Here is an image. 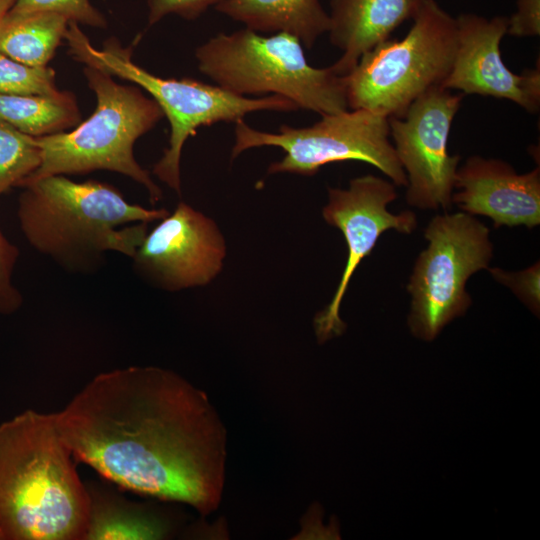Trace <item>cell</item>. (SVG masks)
<instances>
[{
    "mask_svg": "<svg viewBox=\"0 0 540 540\" xmlns=\"http://www.w3.org/2000/svg\"><path fill=\"white\" fill-rule=\"evenodd\" d=\"M54 414L75 461L114 485L202 516L219 507L226 430L207 395L177 373L154 366L100 373Z\"/></svg>",
    "mask_w": 540,
    "mask_h": 540,
    "instance_id": "1",
    "label": "cell"
},
{
    "mask_svg": "<svg viewBox=\"0 0 540 540\" xmlns=\"http://www.w3.org/2000/svg\"><path fill=\"white\" fill-rule=\"evenodd\" d=\"M89 494L55 414L32 409L0 423L3 540H85Z\"/></svg>",
    "mask_w": 540,
    "mask_h": 540,
    "instance_id": "2",
    "label": "cell"
},
{
    "mask_svg": "<svg viewBox=\"0 0 540 540\" xmlns=\"http://www.w3.org/2000/svg\"><path fill=\"white\" fill-rule=\"evenodd\" d=\"M17 218L26 241L40 254L74 273H93L107 252L132 257L148 223L166 209L129 203L112 185L75 182L50 175L22 183Z\"/></svg>",
    "mask_w": 540,
    "mask_h": 540,
    "instance_id": "3",
    "label": "cell"
},
{
    "mask_svg": "<svg viewBox=\"0 0 540 540\" xmlns=\"http://www.w3.org/2000/svg\"><path fill=\"white\" fill-rule=\"evenodd\" d=\"M84 75L97 98L94 113L69 132L36 137L42 162L21 184L50 175L109 170L144 186L151 203H157L162 191L138 164L133 148L162 119L163 111L139 88L118 84L101 69L85 66Z\"/></svg>",
    "mask_w": 540,
    "mask_h": 540,
    "instance_id": "4",
    "label": "cell"
},
{
    "mask_svg": "<svg viewBox=\"0 0 540 540\" xmlns=\"http://www.w3.org/2000/svg\"><path fill=\"white\" fill-rule=\"evenodd\" d=\"M302 46L291 34L263 36L245 27L213 36L195 56L200 72L233 94L281 95L320 115L348 110L345 77L331 66H311Z\"/></svg>",
    "mask_w": 540,
    "mask_h": 540,
    "instance_id": "5",
    "label": "cell"
},
{
    "mask_svg": "<svg viewBox=\"0 0 540 540\" xmlns=\"http://www.w3.org/2000/svg\"><path fill=\"white\" fill-rule=\"evenodd\" d=\"M65 40L75 60L137 84L159 105L170 123V138L168 148L152 172L178 194L182 149L198 128L218 122L235 123L256 111L298 109L293 101L281 95L249 98L191 78L156 76L137 65L132 60L131 49L123 48L116 39L105 42L102 49L93 47L76 23H69Z\"/></svg>",
    "mask_w": 540,
    "mask_h": 540,
    "instance_id": "6",
    "label": "cell"
},
{
    "mask_svg": "<svg viewBox=\"0 0 540 540\" xmlns=\"http://www.w3.org/2000/svg\"><path fill=\"white\" fill-rule=\"evenodd\" d=\"M401 40H385L346 75L350 109L400 117L419 96L441 86L457 51L456 19L435 0H422Z\"/></svg>",
    "mask_w": 540,
    "mask_h": 540,
    "instance_id": "7",
    "label": "cell"
},
{
    "mask_svg": "<svg viewBox=\"0 0 540 540\" xmlns=\"http://www.w3.org/2000/svg\"><path fill=\"white\" fill-rule=\"evenodd\" d=\"M489 229L472 215H436L424 231L429 242L407 284L411 295L408 325L412 334L433 340L472 304L466 291L471 275L487 269L493 255Z\"/></svg>",
    "mask_w": 540,
    "mask_h": 540,
    "instance_id": "8",
    "label": "cell"
},
{
    "mask_svg": "<svg viewBox=\"0 0 540 540\" xmlns=\"http://www.w3.org/2000/svg\"><path fill=\"white\" fill-rule=\"evenodd\" d=\"M321 116L311 126L282 125L277 133L259 131L243 119L238 120L231 158L250 148L275 146L281 148L285 156L269 165V174L313 176L324 165L356 160L378 168L395 185H407L405 171L389 141L388 117L365 109Z\"/></svg>",
    "mask_w": 540,
    "mask_h": 540,
    "instance_id": "9",
    "label": "cell"
},
{
    "mask_svg": "<svg viewBox=\"0 0 540 540\" xmlns=\"http://www.w3.org/2000/svg\"><path fill=\"white\" fill-rule=\"evenodd\" d=\"M464 94L435 86L415 99L400 117H389L390 136L407 177L406 201L419 209L452 205L459 155L448 153L452 121Z\"/></svg>",
    "mask_w": 540,
    "mask_h": 540,
    "instance_id": "10",
    "label": "cell"
},
{
    "mask_svg": "<svg viewBox=\"0 0 540 540\" xmlns=\"http://www.w3.org/2000/svg\"><path fill=\"white\" fill-rule=\"evenodd\" d=\"M396 198L394 184L374 175L352 179L347 189L328 188V203L322 215L329 225L343 233L348 256L331 302L314 319L320 343L344 332L346 326L339 316L340 304L356 268L372 252L381 234L390 229L404 234L415 230L414 212L393 214L387 210V205Z\"/></svg>",
    "mask_w": 540,
    "mask_h": 540,
    "instance_id": "11",
    "label": "cell"
},
{
    "mask_svg": "<svg viewBox=\"0 0 540 540\" xmlns=\"http://www.w3.org/2000/svg\"><path fill=\"white\" fill-rule=\"evenodd\" d=\"M159 221L131 257L134 271L168 291L212 281L222 270L226 255L216 223L184 202Z\"/></svg>",
    "mask_w": 540,
    "mask_h": 540,
    "instance_id": "12",
    "label": "cell"
},
{
    "mask_svg": "<svg viewBox=\"0 0 540 540\" xmlns=\"http://www.w3.org/2000/svg\"><path fill=\"white\" fill-rule=\"evenodd\" d=\"M458 45L452 68L442 87L462 94L507 99L530 113L540 107V69L510 71L500 53L508 18L491 19L467 13L456 18Z\"/></svg>",
    "mask_w": 540,
    "mask_h": 540,
    "instance_id": "13",
    "label": "cell"
},
{
    "mask_svg": "<svg viewBox=\"0 0 540 540\" xmlns=\"http://www.w3.org/2000/svg\"><path fill=\"white\" fill-rule=\"evenodd\" d=\"M452 203L470 215L492 219L494 227L540 223V169L519 174L500 159L469 157L457 169Z\"/></svg>",
    "mask_w": 540,
    "mask_h": 540,
    "instance_id": "14",
    "label": "cell"
},
{
    "mask_svg": "<svg viewBox=\"0 0 540 540\" xmlns=\"http://www.w3.org/2000/svg\"><path fill=\"white\" fill-rule=\"evenodd\" d=\"M422 0H331L329 38L342 51L331 65L346 76L363 54L389 35L405 20L412 19Z\"/></svg>",
    "mask_w": 540,
    "mask_h": 540,
    "instance_id": "15",
    "label": "cell"
},
{
    "mask_svg": "<svg viewBox=\"0 0 540 540\" xmlns=\"http://www.w3.org/2000/svg\"><path fill=\"white\" fill-rule=\"evenodd\" d=\"M215 9L256 32H285L310 49L330 26L319 0H223Z\"/></svg>",
    "mask_w": 540,
    "mask_h": 540,
    "instance_id": "16",
    "label": "cell"
},
{
    "mask_svg": "<svg viewBox=\"0 0 540 540\" xmlns=\"http://www.w3.org/2000/svg\"><path fill=\"white\" fill-rule=\"evenodd\" d=\"M89 522L85 540L165 539L169 521L148 506L134 503L98 484L86 485Z\"/></svg>",
    "mask_w": 540,
    "mask_h": 540,
    "instance_id": "17",
    "label": "cell"
},
{
    "mask_svg": "<svg viewBox=\"0 0 540 540\" xmlns=\"http://www.w3.org/2000/svg\"><path fill=\"white\" fill-rule=\"evenodd\" d=\"M68 26V20L57 13L9 10L0 22V52L30 66H46Z\"/></svg>",
    "mask_w": 540,
    "mask_h": 540,
    "instance_id": "18",
    "label": "cell"
},
{
    "mask_svg": "<svg viewBox=\"0 0 540 540\" xmlns=\"http://www.w3.org/2000/svg\"><path fill=\"white\" fill-rule=\"evenodd\" d=\"M0 119L32 137L48 136L77 126L81 115L75 97L0 94Z\"/></svg>",
    "mask_w": 540,
    "mask_h": 540,
    "instance_id": "19",
    "label": "cell"
},
{
    "mask_svg": "<svg viewBox=\"0 0 540 540\" xmlns=\"http://www.w3.org/2000/svg\"><path fill=\"white\" fill-rule=\"evenodd\" d=\"M42 162L36 138L0 119V196L18 187Z\"/></svg>",
    "mask_w": 540,
    "mask_h": 540,
    "instance_id": "20",
    "label": "cell"
},
{
    "mask_svg": "<svg viewBox=\"0 0 540 540\" xmlns=\"http://www.w3.org/2000/svg\"><path fill=\"white\" fill-rule=\"evenodd\" d=\"M58 92L52 68L30 66L0 52V94L53 95Z\"/></svg>",
    "mask_w": 540,
    "mask_h": 540,
    "instance_id": "21",
    "label": "cell"
},
{
    "mask_svg": "<svg viewBox=\"0 0 540 540\" xmlns=\"http://www.w3.org/2000/svg\"><path fill=\"white\" fill-rule=\"evenodd\" d=\"M17 13L53 12L68 22L105 28L107 21L90 0H16L10 9Z\"/></svg>",
    "mask_w": 540,
    "mask_h": 540,
    "instance_id": "22",
    "label": "cell"
},
{
    "mask_svg": "<svg viewBox=\"0 0 540 540\" xmlns=\"http://www.w3.org/2000/svg\"><path fill=\"white\" fill-rule=\"evenodd\" d=\"M488 270L496 281L508 287L530 310L538 314L540 308L539 262L518 272L504 271L499 268Z\"/></svg>",
    "mask_w": 540,
    "mask_h": 540,
    "instance_id": "23",
    "label": "cell"
},
{
    "mask_svg": "<svg viewBox=\"0 0 540 540\" xmlns=\"http://www.w3.org/2000/svg\"><path fill=\"white\" fill-rule=\"evenodd\" d=\"M20 252L0 228V314L10 315L23 304V296L12 282L14 267Z\"/></svg>",
    "mask_w": 540,
    "mask_h": 540,
    "instance_id": "24",
    "label": "cell"
},
{
    "mask_svg": "<svg viewBox=\"0 0 540 540\" xmlns=\"http://www.w3.org/2000/svg\"><path fill=\"white\" fill-rule=\"evenodd\" d=\"M223 0H146L148 24L158 23L162 18L174 14L187 20H194L211 6Z\"/></svg>",
    "mask_w": 540,
    "mask_h": 540,
    "instance_id": "25",
    "label": "cell"
},
{
    "mask_svg": "<svg viewBox=\"0 0 540 540\" xmlns=\"http://www.w3.org/2000/svg\"><path fill=\"white\" fill-rule=\"evenodd\" d=\"M506 34L514 37L539 36L540 0H517V10L508 18Z\"/></svg>",
    "mask_w": 540,
    "mask_h": 540,
    "instance_id": "26",
    "label": "cell"
},
{
    "mask_svg": "<svg viewBox=\"0 0 540 540\" xmlns=\"http://www.w3.org/2000/svg\"><path fill=\"white\" fill-rule=\"evenodd\" d=\"M15 2L16 0H0V22Z\"/></svg>",
    "mask_w": 540,
    "mask_h": 540,
    "instance_id": "27",
    "label": "cell"
},
{
    "mask_svg": "<svg viewBox=\"0 0 540 540\" xmlns=\"http://www.w3.org/2000/svg\"><path fill=\"white\" fill-rule=\"evenodd\" d=\"M0 540H3V536H2L1 530H0Z\"/></svg>",
    "mask_w": 540,
    "mask_h": 540,
    "instance_id": "28",
    "label": "cell"
}]
</instances>
